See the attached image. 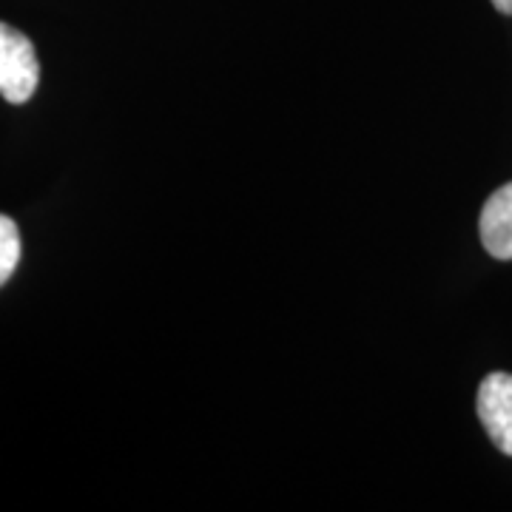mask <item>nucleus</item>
Instances as JSON below:
<instances>
[{
    "mask_svg": "<svg viewBox=\"0 0 512 512\" xmlns=\"http://www.w3.org/2000/svg\"><path fill=\"white\" fill-rule=\"evenodd\" d=\"M40 83V63L32 40L0 20V97L12 106L32 100Z\"/></svg>",
    "mask_w": 512,
    "mask_h": 512,
    "instance_id": "1",
    "label": "nucleus"
},
{
    "mask_svg": "<svg viewBox=\"0 0 512 512\" xmlns=\"http://www.w3.org/2000/svg\"><path fill=\"white\" fill-rule=\"evenodd\" d=\"M478 419L495 447L512 458V373H490L476 399Z\"/></svg>",
    "mask_w": 512,
    "mask_h": 512,
    "instance_id": "2",
    "label": "nucleus"
},
{
    "mask_svg": "<svg viewBox=\"0 0 512 512\" xmlns=\"http://www.w3.org/2000/svg\"><path fill=\"white\" fill-rule=\"evenodd\" d=\"M481 242L495 259H512V183L501 185L490 200L484 202L478 220Z\"/></svg>",
    "mask_w": 512,
    "mask_h": 512,
    "instance_id": "3",
    "label": "nucleus"
},
{
    "mask_svg": "<svg viewBox=\"0 0 512 512\" xmlns=\"http://www.w3.org/2000/svg\"><path fill=\"white\" fill-rule=\"evenodd\" d=\"M20 265V231L12 217L0 214V288L12 279Z\"/></svg>",
    "mask_w": 512,
    "mask_h": 512,
    "instance_id": "4",
    "label": "nucleus"
},
{
    "mask_svg": "<svg viewBox=\"0 0 512 512\" xmlns=\"http://www.w3.org/2000/svg\"><path fill=\"white\" fill-rule=\"evenodd\" d=\"M493 6L501 15H512V0H493Z\"/></svg>",
    "mask_w": 512,
    "mask_h": 512,
    "instance_id": "5",
    "label": "nucleus"
}]
</instances>
